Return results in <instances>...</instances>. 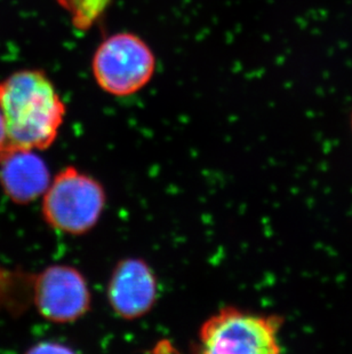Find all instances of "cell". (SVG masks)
<instances>
[{"label":"cell","mask_w":352,"mask_h":354,"mask_svg":"<svg viewBox=\"0 0 352 354\" xmlns=\"http://www.w3.org/2000/svg\"><path fill=\"white\" fill-rule=\"evenodd\" d=\"M0 111L6 123V148L37 151L55 142L67 106L45 71L24 69L0 82Z\"/></svg>","instance_id":"6da1fadb"},{"label":"cell","mask_w":352,"mask_h":354,"mask_svg":"<svg viewBox=\"0 0 352 354\" xmlns=\"http://www.w3.org/2000/svg\"><path fill=\"white\" fill-rule=\"evenodd\" d=\"M41 198L45 223L55 231L72 236L92 231L106 204L104 185L76 167H64L52 178Z\"/></svg>","instance_id":"7a4b0ae2"},{"label":"cell","mask_w":352,"mask_h":354,"mask_svg":"<svg viewBox=\"0 0 352 354\" xmlns=\"http://www.w3.org/2000/svg\"><path fill=\"white\" fill-rule=\"evenodd\" d=\"M282 317L228 306L200 327L197 351L206 354H276L282 352Z\"/></svg>","instance_id":"3957f363"},{"label":"cell","mask_w":352,"mask_h":354,"mask_svg":"<svg viewBox=\"0 0 352 354\" xmlns=\"http://www.w3.org/2000/svg\"><path fill=\"white\" fill-rule=\"evenodd\" d=\"M92 71L97 85L115 97H127L142 90L156 71V57L137 35L119 32L99 45Z\"/></svg>","instance_id":"277c9868"},{"label":"cell","mask_w":352,"mask_h":354,"mask_svg":"<svg viewBox=\"0 0 352 354\" xmlns=\"http://www.w3.org/2000/svg\"><path fill=\"white\" fill-rule=\"evenodd\" d=\"M32 306L45 320L72 324L90 311L92 295L86 277L70 265L54 264L35 273Z\"/></svg>","instance_id":"5b68a950"},{"label":"cell","mask_w":352,"mask_h":354,"mask_svg":"<svg viewBox=\"0 0 352 354\" xmlns=\"http://www.w3.org/2000/svg\"><path fill=\"white\" fill-rule=\"evenodd\" d=\"M158 280L153 268L141 258H126L113 268L106 296L113 313L133 321L148 315L158 301Z\"/></svg>","instance_id":"8992f818"},{"label":"cell","mask_w":352,"mask_h":354,"mask_svg":"<svg viewBox=\"0 0 352 354\" xmlns=\"http://www.w3.org/2000/svg\"><path fill=\"white\" fill-rule=\"evenodd\" d=\"M52 177L46 162L32 149L6 148L0 153V186L19 205L43 197Z\"/></svg>","instance_id":"52a82bcc"},{"label":"cell","mask_w":352,"mask_h":354,"mask_svg":"<svg viewBox=\"0 0 352 354\" xmlns=\"http://www.w3.org/2000/svg\"><path fill=\"white\" fill-rule=\"evenodd\" d=\"M35 273L0 268V308L17 317L32 306Z\"/></svg>","instance_id":"ba28073f"},{"label":"cell","mask_w":352,"mask_h":354,"mask_svg":"<svg viewBox=\"0 0 352 354\" xmlns=\"http://www.w3.org/2000/svg\"><path fill=\"white\" fill-rule=\"evenodd\" d=\"M70 15L73 27L86 31L97 24L106 14L113 0H57Z\"/></svg>","instance_id":"9c48e42d"},{"label":"cell","mask_w":352,"mask_h":354,"mask_svg":"<svg viewBox=\"0 0 352 354\" xmlns=\"http://www.w3.org/2000/svg\"><path fill=\"white\" fill-rule=\"evenodd\" d=\"M31 351L35 352H68L70 351L69 348H66V346H63L62 344H59V343H46V344H41L40 346H37L36 348H34V350H31Z\"/></svg>","instance_id":"30bf717a"},{"label":"cell","mask_w":352,"mask_h":354,"mask_svg":"<svg viewBox=\"0 0 352 354\" xmlns=\"http://www.w3.org/2000/svg\"><path fill=\"white\" fill-rule=\"evenodd\" d=\"M7 147V131L6 123H5V118H3V113L0 111V153L5 151Z\"/></svg>","instance_id":"8fae6325"},{"label":"cell","mask_w":352,"mask_h":354,"mask_svg":"<svg viewBox=\"0 0 352 354\" xmlns=\"http://www.w3.org/2000/svg\"><path fill=\"white\" fill-rule=\"evenodd\" d=\"M351 129H352V115H351Z\"/></svg>","instance_id":"7c38bea8"}]
</instances>
